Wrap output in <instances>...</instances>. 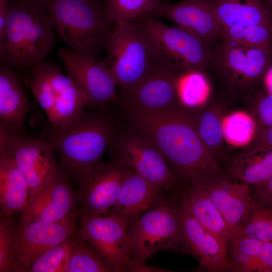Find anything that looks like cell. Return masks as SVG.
I'll return each mask as SVG.
<instances>
[{
	"instance_id": "18",
	"label": "cell",
	"mask_w": 272,
	"mask_h": 272,
	"mask_svg": "<svg viewBox=\"0 0 272 272\" xmlns=\"http://www.w3.org/2000/svg\"><path fill=\"white\" fill-rule=\"evenodd\" d=\"M198 185L207 192L223 216L228 235L246 220L253 205L250 186L219 174Z\"/></svg>"
},
{
	"instance_id": "16",
	"label": "cell",
	"mask_w": 272,
	"mask_h": 272,
	"mask_svg": "<svg viewBox=\"0 0 272 272\" xmlns=\"http://www.w3.org/2000/svg\"><path fill=\"white\" fill-rule=\"evenodd\" d=\"M58 55L67 75L86 92L88 106H104L108 102L119 104L117 85L105 61L62 48Z\"/></svg>"
},
{
	"instance_id": "20",
	"label": "cell",
	"mask_w": 272,
	"mask_h": 272,
	"mask_svg": "<svg viewBox=\"0 0 272 272\" xmlns=\"http://www.w3.org/2000/svg\"><path fill=\"white\" fill-rule=\"evenodd\" d=\"M180 206L184 247L198 260L200 267L209 271H232L219 240Z\"/></svg>"
},
{
	"instance_id": "17",
	"label": "cell",
	"mask_w": 272,
	"mask_h": 272,
	"mask_svg": "<svg viewBox=\"0 0 272 272\" xmlns=\"http://www.w3.org/2000/svg\"><path fill=\"white\" fill-rule=\"evenodd\" d=\"M165 18L196 36L211 47L222 38V31L210 0H181L162 3L148 14Z\"/></svg>"
},
{
	"instance_id": "2",
	"label": "cell",
	"mask_w": 272,
	"mask_h": 272,
	"mask_svg": "<svg viewBox=\"0 0 272 272\" xmlns=\"http://www.w3.org/2000/svg\"><path fill=\"white\" fill-rule=\"evenodd\" d=\"M104 106L90 112L84 109L67 123L54 128L50 143L59 155L61 166L76 183L101 162L103 153L121 131L116 118Z\"/></svg>"
},
{
	"instance_id": "9",
	"label": "cell",
	"mask_w": 272,
	"mask_h": 272,
	"mask_svg": "<svg viewBox=\"0 0 272 272\" xmlns=\"http://www.w3.org/2000/svg\"><path fill=\"white\" fill-rule=\"evenodd\" d=\"M22 130L0 120V148L11 154L23 174L30 203L50 181L58 165L50 143L27 137Z\"/></svg>"
},
{
	"instance_id": "30",
	"label": "cell",
	"mask_w": 272,
	"mask_h": 272,
	"mask_svg": "<svg viewBox=\"0 0 272 272\" xmlns=\"http://www.w3.org/2000/svg\"><path fill=\"white\" fill-rule=\"evenodd\" d=\"M162 2L159 0H106L104 4L109 21L115 24L148 15Z\"/></svg>"
},
{
	"instance_id": "12",
	"label": "cell",
	"mask_w": 272,
	"mask_h": 272,
	"mask_svg": "<svg viewBox=\"0 0 272 272\" xmlns=\"http://www.w3.org/2000/svg\"><path fill=\"white\" fill-rule=\"evenodd\" d=\"M80 213L78 209L64 220L51 223L22 216L15 230L13 272H29L43 253L76 234L75 221Z\"/></svg>"
},
{
	"instance_id": "8",
	"label": "cell",
	"mask_w": 272,
	"mask_h": 272,
	"mask_svg": "<svg viewBox=\"0 0 272 272\" xmlns=\"http://www.w3.org/2000/svg\"><path fill=\"white\" fill-rule=\"evenodd\" d=\"M106 50V62L117 86L123 90L141 80L156 61L143 30L134 20L114 24Z\"/></svg>"
},
{
	"instance_id": "39",
	"label": "cell",
	"mask_w": 272,
	"mask_h": 272,
	"mask_svg": "<svg viewBox=\"0 0 272 272\" xmlns=\"http://www.w3.org/2000/svg\"><path fill=\"white\" fill-rule=\"evenodd\" d=\"M257 107L259 118L264 127L272 126V95L260 97Z\"/></svg>"
},
{
	"instance_id": "10",
	"label": "cell",
	"mask_w": 272,
	"mask_h": 272,
	"mask_svg": "<svg viewBox=\"0 0 272 272\" xmlns=\"http://www.w3.org/2000/svg\"><path fill=\"white\" fill-rule=\"evenodd\" d=\"M112 159L128 167L167 194L177 196L184 185L167 162L147 139L128 127L121 129L113 145Z\"/></svg>"
},
{
	"instance_id": "25",
	"label": "cell",
	"mask_w": 272,
	"mask_h": 272,
	"mask_svg": "<svg viewBox=\"0 0 272 272\" xmlns=\"http://www.w3.org/2000/svg\"><path fill=\"white\" fill-rule=\"evenodd\" d=\"M31 105L22 90L17 75L10 67L0 69V118L22 129Z\"/></svg>"
},
{
	"instance_id": "38",
	"label": "cell",
	"mask_w": 272,
	"mask_h": 272,
	"mask_svg": "<svg viewBox=\"0 0 272 272\" xmlns=\"http://www.w3.org/2000/svg\"><path fill=\"white\" fill-rule=\"evenodd\" d=\"M250 144L247 151H272V126L260 129Z\"/></svg>"
},
{
	"instance_id": "27",
	"label": "cell",
	"mask_w": 272,
	"mask_h": 272,
	"mask_svg": "<svg viewBox=\"0 0 272 272\" xmlns=\"http://www.w3.org/2000/svg\"><path fill=\"white\" fill-rule=\"evenodd\" d=\"M264 242L251 236L233 232L227 239V256L232 271L251 272Z\"/></svg>"
},
{
	"instance_id": "26",
	"label": "cell",
	"mask_w": 272,
	"mask_h": 272,
	"mask_svg": "<svg viewBox=\"0 0 272 272\" xmlns=\"http://www.w3.org/2000/svg\"><path fill=\"white\" fill-rule=\"evenodd\" d=\"M227 173L250 186L263 183L272 178V151H246L230 162Z\"/></svg>"
},
{
	"instance_id": "32",
	"label": "cell",
	"mask_w": 272,
	"mask_h": 272,
	"mask_svg": "<svg viewBox=\"0 0 272 272\" xmlns=\"http://www.w3.org/2000/svg\"><path fill=\"white\" fill-rule=\"evenodd\" d=\"M221 39L272 52V30L263 25L225 29L222 30Z\"/></svg>"
},
{
	"instance_id": "35",
	"label": "cell",
	"mask_w": 272,
	"mask_h": 272,
	"mask_svg": "<svg viewBox=\"0 0 272 272\" xmlns=\"http://www.w3.org/2000/svg\"><path fill=\"white\" fill-rule=\"evenodd\" d=\"M192 115L199 137L216 158V155L221 147L224 138L222 121L217 113L211 110Z\"/></svg>"
},
{
	"instance_id": "14",
	"label": "cell",
	"mask_w": 272,
	"mask_h": 272,
	"mask_svg": "<svg viewBox=\"0 0 272 272\" xmlns=\"http://www.w3.org/2000/svg\"><path fill=\"white\" fill-rule=\"evenodd\" d=\"M184 72L156 60L141 80L123 90L122 102L119 104L150 112L179 106L178 83Z\"/></svg>"
},
{
	"instance_id": "43",
	"label": "cell",
	"mask_w": 272,
	"mask_h": 272,
	"mask_svg": "<svg viewBox=\"0 0 272 272\" xmlns=\"http://www.w3.org/2000/svg\"><path fill=\"white\" fill-rule=\"evenodd\" d=\"M263 79L265 88L268 94L272 95V64L267 70Z\"/></svg>"
},
{
	"instance_id": "40",
	"label": "cell",
	"mask_w": 272,
	"mask_h": 272,
	"mask_svg": "<svg viewBox=\"0 0 272 272\" xmlns=\"http://www.w3.org/2000/svg\"><path fill=\"white\" fill-rule=\"evenodd\" d=\"M8 3V0H0V38L5 32Z\"/></svg>"
},
{
	"instance_id": "21",
	"label": "cell",
	"mask_w": 272,
	"mask_h": 272,
	"mask_svg": "<svg viewBox=\"0 0 272 272\" xmlns=\"http://www.w3.org/2000/svg\"><path fill=\"white\" fill-rule=\"evenodd\" d=\"M167 195L131 170L122 184L115 205L107 214L116 215L129 224L157 206Z\"/></svg>"
},
{
	"instance_id": "5",
	"label": "cell",
	"mask_w": 272,
	"mask_h": 272,
	"mask_svg": "<svg viewBox=\"0 0 272 272\" xmlns=\"http://www.w3.org/2000/svg\"><path fill=\"white\" fill-rule=\"evenodd\" d=\"M175 197L167 195L128 224L127 233L134 261L145 263L158 251H176L184 247L180 206Z\"/></svg>"
},
{
	"instance_id": "33",
	"label": "cell",
	"mask_w": 272,
	"mask_h": 272,
	"mask_svg": "<svg viewBox=\"0 0 272 272\" xmlns=\"http://www.w3.org/2000/svg\"><path fill=\"white\" fill-rule=\"evenodd\" d=\"M114 271L111 265L80 237L74 248L67 272Z\"/></svg>"
},
{
	"instance_id": "22",
	"label": "cell",
	"mask_w": 272,
	"mask_h": 272,
	"mask_svg": "<svg viewBox=\"0 0 272 272\" xmlns=\"http://www.w3.org/2000/svg\"><path fill=\"white\" fill-rule=\"evenodd\" d=\"M177 198L180 205L213 234L226 250V223L206 191L198 184L184 185Z\"/></svg>"
},
{
	"instance_id": "4",
	"label": "cell",
	"mask_w": 272,
	"mask_h": 272,
	"mask_svg": "<svg viewBox=\"0 0 272 272\" xmlns=\"http://www.w3.org/2000/svg\"><path fill=\"white\" fill-rule=\"evenodd\" d=\"M48 15L69 48L95 58L106 49L113 27L104 4L98 0H53Z\"/></svg>"
},
{
	"instance_id": "19",
	"label": "cell",
	"mask_w": 272,
	"mask_h": 272,
	"mask_svg": "<svg viewBox=\"0 0 272 272\" xmlns=\"http://www.w3.org/2000/svg\"><path fill=\"white\" fill-rule=\"evenodd\" d=\"M70 178L60 166L52 178L21 213L22 216L45 223H55L68 217L78 209L77 193L72 189Z\"/></svg>"
},
{
	"instance_id": "37",
	"label": "cell",
	"mask_w": 272,
	"mask_h": 272,
	"mask_svg": "<svg viewBox=\"0 0 272 272\" xmlns=\"http://www.w3.org/2000/svg\"><path fill=\"white\" fill-rule=\"evenodd\" d=\"M253 271L272 272V242L262 245L255 258Z\"/></svg>"
},
{
	"instance_id": "7",
	"label": "cell",
	"mask_w": 272,
	"mask_h": 272,
	"mask_svg": "<svg viewBox=\"0 0 272 272\" xmlns=\"http://www.w3.org/2000/svg\"><path fill=\"white\" fill-rule=\"evenodd\" d=\"M30 69L26 83L53 128L67 123L88 106L85 91L58 65L43 61Z\"/></svg>"
},
{
	"instance_id": "34",
	"label": "cell",
	"mask_w": 272,
	"mask_h": 272,
	"mask_svg": "<svg viewBox=\"0 0 272 272\" xmlns=\"http://www.w3.org/2000/svg\"><path fill=\"white\" fill-rule=\"evenodd\" d=\"M233 232L255 238L264 243L272 242V207L261 205L253 196V205L249 215L245 222Z\"/></svg>"
},
{
	"instance_id": "36",
	"label": "cell",
	"mask_w": 272,
	"mask_h": 272,
	"mask_svg": "<svg viewBox=\"0 0 272 272\" xmlns=\"http://www.w3.org/2000/svg\"><path fill=\"white\" fill-rule=\"evenodd\" d=\"M16 225L13 215L1 211L0 272H13L12 261Z\"/></svg>"
},
{
	"instance_id": "41",
	"label": "cell",
	"mask_w": 272,
	"mask_h": 272,
	"mask_svg": "<svg viewBox=\"0 0 272 272\" xmlns=\"http://www.w3.org/2000/svg\"><path fill=\"white\" fill-rule=\"evenodd\" d=\"M254 187L259 194L266 196L272 199V178L263 183Z\"/></svg>"
},
{
	"instance_id": "6",
	"label": "cell",
	"mask_w": 272,
	"mask_h": 272,
	"mask_svg": "<svg viewBox=\"0 0 272 272\" xmlns=\"http://www.w3.org/2000/svg\"><path fill=\"white\" fill-rule=\"evenodd\" d=\"M133 20L143 30L156 60L184 72L209 69L212 47L194 35L148 15Z\"/></svg>"
},
{
	"instance_id": "13",
	"label": "cell",
	"mask_w": 272,
	"mask_h": 272,
	"mask_svg": "<svg viewBox=\"0 0 272 272\" xmlns=\"http://www.w3.org/2000/svg\"><path fill=\"white\" fill-rule=\"evenodd\" d=\"M81 214L79 237L102 256L114 271H131L133 261L128 222L111 214L94 216Z\"/></svg>"
},
{
	"instance_id": "23",
	"label": "cell",
	"mask_w": 272,
	"mask_h": 272,
	"mask_svg": "<svg viewBox=\"0 0 272 272\" xmlns=\"http://www.w3.org/2000/svg\"><path fill=\"white\" fill-rule=\"evenodd\" d=\"M25 178L11 154L0 148L1 211L8 215L22 212L29 205Z\"/></svg>"
},
{
	"instance_id": "1",
	"label": "cell",
	"mask_w": 272,
	"mask_h": 272,
	"mask_svg": "<svg viewBox=\"0 0 272 272\" xmlns=\"http://www.w3.org/2000/svg\"><path fill=\"white\" fill-rule=\"evenodd\" d=\"M127 127L150 142L184 185L221 174L217 159L197 131L192 114L179 106L145 111L122 106Z\"/></svg>"
},
{
	"instance_id": "42",
	"label": "cell",
	"mask_w": 272,
	"mask_h": 272,
	"mask_svg": "<svg viewBox=\"0 0 272 272\" xmlns=\"http://www.w3.org/2000/svg\"><path fill=\"white\" fill-rule=\"evenodd\" d=\"M26 3L36 6L48 14V11L53 0H19Z\"/></svg>"
},
{
	"instance_id": "28",
	"label": "cell",
	"mask_w": 272,
	"mask_h": 272,
	"mask_svg": "<svg viewBox=\"0 0 272 272\" xmlns=\"http://www.w3.org/2000/svg\"><path fill=\"white\" fill-rule=\"evenodd\" d=\"M210 93L208 80L200 71L184 72L178 83V95L180 103L188 107L202 105Z\"/></svg>"
},
{
	"instance_id": "11",
	"label": "cell",
	"mask_w": 272,
	"mask_h": 272,
	"mask_svg": "<svg viewBox=\"0 0 272 272\" xmlns=\"http://www.w3.org/2000/svg\"><path fill=\"white\" fill-rule=\"evenodd\" d=\"M271 64V51L221 39L212 48L209 69L234 90L257 83Z\"/></svg>"
},
{
	"instance_id": "29",
	"label": "cell",
	"mask_w": 272,
	"mask_h": 272,
	"mask_svg": "<svg viewBox=\"0 0 272 272\" xmlns=\"http://www.w3.org/2000/svg\"><path fill=\"white\" fill-rule=\"evenodd\" d=\"M77 234L43 253L33 263L29 272H67L72 252L79 238Z\"/></svg>"
},
{
	"instance_id": "31",
	"label": "cell",
	"mask_w": 272,
	"mask_h": 272,
	"mask_svg": "<svg viewBox=\"0 0 272 272\" xmlns=\"http://www.w3.org/2000/svg\"><path fill=\"white\" fill-rule=\"evenodd\" d=\"M224 138L230 145L241 147L250 144L255 137L254 120L243 111L234 112L222 121Z\"/></svg>"
},
{
	"instance_id": "44",
	"label": "cell",
	"mask_w": 272,
	"mask_h": 272,
	"mask_svg": "<svg viewBox=\"0 0 272 272\" xmlns=\"http://www.w3.org/2000/svg\"><path fill=\"white\" fill-rule=\"evenodd\" d=\"M272 20V0H261Z\"/></svg>"
},
{
	"instance_id": "3",
	"label": "cell",
	"mask_w": 272,
	"mask_h": 272,
	"mask_svg": "<svg viewBox=\"0 0 272 272\" xmlns=\"http://www.w3.org/2000/svg\"><path fill=\"white\" fill-rule=\"evenodd\" d=\"M53 27L48 14L19 1L7 5L6 26L0 38V57L4 65L31 69L43 62L54 47Z\"/></svg>"
},
{
	"instance_id": "24",
	"label": "cell",
	"mask_w": 272,
	"mask_h": 272,
	"mask_svg": "<svg viewBox=\"0 0 272 272\" xmlns=\"http://www.w3.org/2000/svg\"><path fill=\"white\" fill-rule=\"evenodd\" d=\"M222 30L261 25L272 30V20L261 0H210Z\"/></svg>"
},
{
	"instance_id": "15",
	"label": "cell",
	"mask_w": 272,
	"mask_h": 272,
	"mask_svg": "<svg viewBox=\"0 0 272 272\" xmlns=\"http://www.w3.org/2000/svg\"><path fill=\"white\" fill-rule=\"evenodd\" d=\"M131 170L112 159L100 163L84 174L77 183L80 214H107L115 205L122 184Z\"/></svg>"
}]
</instances>
